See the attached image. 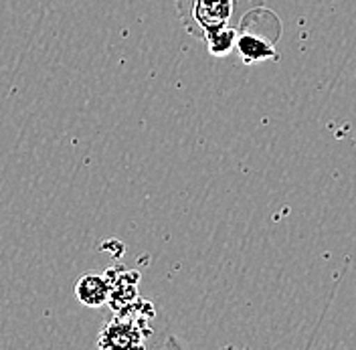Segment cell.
<instances>
[{
  "instance_id": "1",
  "label": "cell",
  "mask_w": 356,
  "mask_h": 350,
  "mask_svg": "<svg viewBox=\"0 0 356 350\" xmlns=\"http://www.w3.org/2000/svg\"><path fill=\"white\" fill-rule=\"evenodd\" d=\"M257 6H264V0H177L178 19L184 31L202 43L219 29H239L241 21Z\"/></svg>"
},
{
  "instance_id": "2",
  "label": "cell",
  "mask_w": 356,
  "mask_h": 350,
  "mask_svg": "<svg viewBox=\"0 0 356 350\" xmlns=\"http://www.w3.org/2000/svg\"><path fill=\"white\" fill-rule=\"evenodd\" d=\"M154 318V308L150 302L134 300L132 304L115 312V318L106 328L99 332L97 347L99 349H146L148 336L152 330L148 328Z\"/></svg>"
},
{
  "instance_id": "3",
  "label": "cell",
  "mask_w": 356,
  "mask_h": 350,
  "mask_svg": "<svg viewBox=\"0 0 356 350\" xmlns=\"http://www.w3.org/2000/svg\"><path fill=\"white\" fill-rule=\"evenodd\" d=\"M235 49L239 51L243 63H247V65L267 61V59L275 61L280 57L277 51H275V41L269 39L264 33H257V31H251V29H239Z\"/></svg>"
},
{
  "instance_id": "4",
  "label": "cell",
  "mask_w": 356,
  "mask_h": 350,
  "mask_svg": "<svg viewBox=\"0 0 356 350\" xmlns=\"http://www.w3.org/2000/svg\"><path fill=\"white\" fill-rule=\"evenodd\" d=\"M108 282H110V300L108 304L118 312L124 306L132 304L134 300H138V280L140 273L138 271H126V269H110L106 273Z\"/></svg>"
},
{
  "instance_id": "5",
  "label": "cell",
  "mask_w": 356,
  "mask_h": 350,
  "mask_svg": "<svg viewBox=\"0 0 356 350\" xmlns=\"http://www.w3.org/2000/svg\"><path fill=\"white\" fill-rule=\"evenodd\" d=\"M75 296L79 304L88 308H102L110 300V282L106 276L86 273L75 284Z\"/></svg>"
},
{
  "instance_id": "6",
  "label": "cell",
  "mask_w": 356,
  "mask_h": 350,
  "mask_svg": "<svg viewBox=\"0 0 356 350\" xmlns=\"http://www.w3.org/2000/svg\"><path fill=\"white\" fill-rule=\"evenodd\" d=\"M237 35H239V29H233V26H225V29H219V31L211 33L204 39L209 53L213 57H227L235 49Z\"/></svg>"
}]
</instances>
